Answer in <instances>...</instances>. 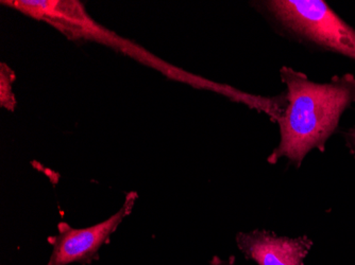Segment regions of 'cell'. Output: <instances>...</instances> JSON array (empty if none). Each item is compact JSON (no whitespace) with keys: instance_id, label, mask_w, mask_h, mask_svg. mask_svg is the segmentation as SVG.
Listing matches in <instances>:
<instances>
[{"instance_id":"7","label":"cell","mask_w":355,"mask_h":265,"mask_svg":"<svg viewBox=\"0 0 355 265\" xmlns=\"http://www.w3.org/2000/svg\"><path fill=\"white\" fill-rule=\"evenodd\" d=\"M342 135L349 153H350L353 158L355 159V125L354 127H350V129L343 131Z\"/></svg>"},{"instance_id":"8","label":"cell","mask_w":355,"mask_h":265,"mask_svg":"<svg viewBox=\"0 0 355 265\" xmlns=\"http://www.w3.org/2000/svg\"><path fill=\"white\" fill-rule=\"evenodd\" d=\"M209 265H235V258L231 256L228 259H221L215 256L212 260L209 261Z\"/></svg>"},{"instance_id":"1","label":"cell","mask_w":355,"mask_h":265,"mask_svg":"<svg viewBox=\"0 0 355 265\" xmlns=\"http://www.w3.org/2000/svg\"><path fill=\"white\" fill-rule=\"evenodd\" d=\"M286 109L277 122L280 140L267 157L276 165L286 159L299 169L313 150L326 151L327 143L340 127V118L355 103V75H334L327 83H317L301 71L282 66Z\"/></svg>"},{"instance_id":"4","label":"cell","mask_w":355,"mask_h":265,"mask_svg":"<svg viewBox=\"0 0 355 265\" xmlns=\"http://www.w3.org/2000/svg\"><path fill=\"white\" fill-rule=\"evenodd\" d=\"M236 244L246 259L257 265H303L313 241L308 236L289 238L266 229H255L239 232Z\"/></svg>"},{"instance_id":"5","label":"cell","mask_w":355,"mask_h":265,"mask_svg":"<svg viewBox=\"0 0 355 265\" xmlns=\"http://www.w3.org/2000/svg\"><path fill=\"white\" fill-rule=\"evenodd\" d=\"M7 3L35 19H46L63 29L75 31L73 28H78L79 32L93 29L83 6L77 1H8Z\"/></svg>"},{"instance_id":"3","label":"cell","mask_w":355,"mask_h":265,"mask_svg":"<svg viewBox=\"0 0 355 265\" xmlns=\"http://www.w3.org/2000/svg\"><path fill=\"white\" fill-rule=\"evenodd\" d=\"M135 192L128 193L123 207L107 220L87 228H73L67 223L58 225V234L48 238L53 253L47 265H69L77 262L89 265L99 259V250L109 242L123 219L130 214L137 202Z\"/></svg>"},{"instance_id":"2","label":"cell","mask_w":355,"mask_h":265,"mask_svg":"<svg viewBox=\"0 0 355 265\" xmlns=\"http://www.w3.org/2000/svg\"><path fill=\"white\" fill-rule=\"evenodd\" d=\"M253 7L279 35L355 61V29L324 0H262Z\"/></svg>"},{"instance_id":"6","label":"cell","mask_w":355,"mask_h":265,"mask_svg":"<svg viewBox=\"0 0 355 265\" xmlns=\"http://www.w3.org/2000/svg\"><path fill=\"white\" fill-rule=\"evenodd\" d=\"M1 82H0V86H1V91H0V95H1V107H6L8 109H13L14 105L16 104L15 98H14L13 93H12L11 84L12 82L14 81L13 71L6 66L5 64H1Z\"/></svg>"}]
</instances>
